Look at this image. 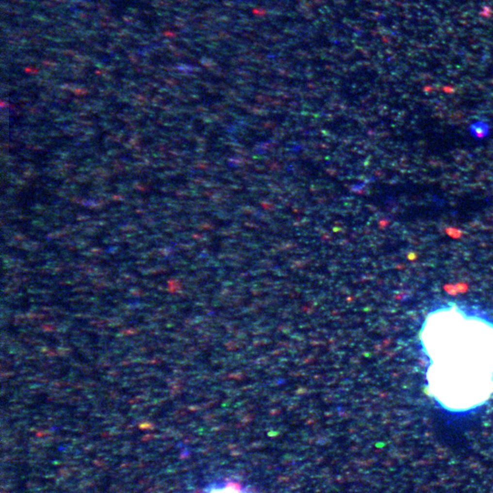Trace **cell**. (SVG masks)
I'll list each match as a JSON object with an SVG mask.
<instances>
[{"mask_svg":"<svg viewBox=\"0 0 493 493\" xmlns=\"http://www.w3.org/2000/svg\"><path fill=\"white\" fill-rule=\"evenodd\" d=\"M470 133L473 137L477 139L485 138L490 133V126L484 122H476L472 123L470 128Z\"/></svg>","mask_w":493,"mask_h":493,"instance_id":"7a4b0ae2","label":"cell"},{"mask_svg":"<svg viewBox=\"0 0 493 493\" xmlns=\"http://www.w3.org/2000/svg\"><path fill=\"white\" fill-rule=\"evenodd\" d=\"M208 493H246L245 492H243L241 489L237 488L236 486L234 485H229L224 486V487H219V488H216L214 490H211Z\"/></svg>","mask_w":493,"mask_h":493,"instance_id":"3957f363","label":"cell"},{"mask_svg":"<svg viewBox=\"0 0 493 493\" xmlns=\"http://www.w3.org/2000/svg\"><path fill=\"white\" fill-rule=\"evenodd\" d=\"M447 232L448 235H450L453 238H459L461 235V231L457 229H447Z\"/></svg>","mask_w":493,"mask_h":493,"instance_id":"277c9868","label":"cell"},{"mask_svg":"<svg viewBox=\"0 0 493 493\" xmlns=\"http://www.w3.org/2000/svg\"><path fill=\"white\" fill-rule=\"evenodd\" d=\"M430 360L432 395L443 407L466 411L493 392V325L460 309L429 316L422 333Z\"/></svg>","mask_w":493,"mask_h":493,"instance_id":"6da1fadb","label":"cell"}]
</instances>
